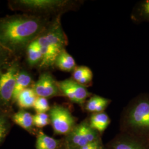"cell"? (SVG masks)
<instances>
[{
	"label": "cell",
	"mask_w": 149,
	"mask_h": 149,
	"mask_svg": "<svg viewBox=\"0 0 149 149\" xmlns=\"http://www.w3.org/2000/svg\"><path fill=\"white\" fill-rule=\"evenodd\" d=\"M27 61L31 68L39 66L43 60V55L37 43L34 40L31 43L26 49Z\"/></svg>",
	"instance_id": "cell-18"
},
{
	"label": "cell",
	"mask_w": 149,
	"mask_h": 149,
	"mask_svg": "<svg viewBox=\"0 0 149 149\" xmlns=\"http://www.w3.org/2000/svg\"><path fill=\"white\" fill-rule=\"evenodd\" d=\"M50 107L48 99L42 97H37L33 106V109L37 113L49 112Z\"/></svg>",
	"instance_id": "cell-22"
},
{
	"label": "cell",
	"mask_w": 149,
	"mask_h": 149,
	"mask_svg": "<svg viewBox=\"0 0 149 149\" xmlns=\"http://www.w3.org/2000/svg\"><path fill=\"white\" fill-rule=\"evenodd\" d=\"M37 96L32 88H28L23 91L17 100V104L21 109L26 110L33 108Z\"/></svg>",
	"instance_id": "cell-17"
},
{
	"label": "cell",
	"mask_w": 149,
	"mask_h": 149,
	"mask_svg": "<svg viewBox=\"0 0 149 149\" xmlns=\"http://www.w3.org/2000/svg\"><path fill=\"white\" fill-rule=\"evenodd\" d=\"M12 55L11 53L6 50L0 43V68L9 63V60Z\"/></svg>",
	"instance_id": "cell-24"
},
{
	"label": "cell",
	"mask_w": 149,
	"mask_h": 149,
	"mask_svg": "<svg viewBox=\"0 0 149 149\" xmlns=\"http://www.w3.org/2000/svg\"><path fill=\"white\" fill-rule=\"evenodd\" d=\"M98 132L91 128L87 120L76 125L65 140L67 149H79L99 139Z\"/></svg>",
	"instance_id": "cell-7"
},
{
	"label": "cell",
	"mask_w": 149,
	"mask_h": 149,
	"mask_svg": "<svg viewBox=\"0 0 149 149\" xmlns=\"http://www.w3.org/2000/svg\"><path fill=\"white\" fill-rule=\"evenodd\" d=\"M11 127L8 114L3 109L0 108V144L5 139Z\"/></svg>",
	"instance_id": "cell-20"
},
{
	"label": "cell",
	"mask_w": 149,
	"mask_h": 149,
	"mask_svg": "<svg viewBox=\"0 0 149 149\" xmlns=\"http://www.w3.org/2000/svg\"><path fill=\"white\" fill-rule=\"evenodd\" d=\"M58 84L63 96L80 106L85 104L87 100L92 96L87 87L81 85L72 78L58 81Z\"/></svg>",
	"instance_id": "cell-8"
},
{
	"label": "cell",
	"mask_w": 149,
	"mask_h": 149,
	"mask_svg": "<svg viewBox=\"0 0 149 149\" xmlns=\"http://www.w3.org/2000/svg\"><path fill=\"white\" fill-rule=\"evenodd\" d=\"M61 16L54 17L48 27L35 40L43 55L40 69L54 66L55 59L68 44V37L61 23Z\"/></svg>",
	"instance_id": "cell-2"
},
{
	"label": "cell",
	"mask_w": 149,
	"mask_h": 149,
	"mask_svg": "<svg viewBox=\"0 0 149 149\" xmlns=\"http://www.w3.org/2000/svg\"><path fill=\"white\" fill-rule=\"evenodd\" d=\"M21 69L18 61H12L0 68V108H7L12 104L16 77Z\"/></svg>",
	"instance_id": "cell-4"
},
{
	"label": "cell",
	"mask_w": 149,
	"mask_h": 149,
	"mask_svg": "<svg viewBox=\"0 0 149 149\" xmlns=\"http://www.w3.org/2000/svg\"><path fill=\"white\" fill-rule=\"evenodd\" d=\"M113 149H141L138 145L134 142L122 140L114 143L113 146Z\"/></svg>",
	"instance_id": "cell-23"
},
{
	"label": "cell",
	"mask_w": 149,
	"mask_h": 149,
	"mask_svg": "<svg viewBox=\"0 0 149 149\" xmlns=\"http://www.w3.org/2000/svg\"><path fill=\"white\" fill-rule=\"evenodd\" d=\"M33 83L32 76L25 70L20 69L16 77V84L12 100V104L17 101V98L22 92L29 88ZM33 86V85H32Z\"/></svg>",
	"instance_id": "cell-10"
},
{
	"label": "cell",
	"mask_w": 149,
	"mask_h": 149,
	"mask_svg": "<svg viewBox=\"0 0 149 149\" xmlns=\"http://www.w3.org/2000/svg\"><path fill=\"white\" fill-rule=\"evenodd\" d=\"M130 17L133 21L137 23H149V0L138 2L134 7Z\"/></svg>",
	"instance_id": "cell-14"
},
{
	"label": "cell",
	"mask_w": 149,
	"mask_h": 149,
	"mask_svg": "<svg viewBox=\"0 0 149 149\" xmlns=\"http://www.w3.org/2000/svg\"><path fill=\"white\" fill-rule=\"evenodd\" d=\"M79 149H103V146L100 139H99Z\"/></svg>",
	"instance_id": "cell-25"
},
{
	"label": "cell",
	"mask_w": 149,
	"mask_h": 149,
	"mask_svg": "<svg viewBox=\"0 0 149 149\" xmlns=\"http://www.w3.org/2000/svg\"><path fill=\"white\" fill-rule=\"evenodd\" d=\"M34 126L37 128H42L50 124V119L49 114L47 113H37L33 116Z\"/></svg>",
	"instance_id": "cell-21"
},
{
	"label": "cell",
	"mask_w": 149,
	"mask_h": 149,
	"mask_svg": "<svg viewBox=\"0 0 149 149\" xmlns=\"http://www.w3.org/2000/svg\"><path fill=\"white\" fill-rule=\"evenodd\" d=\"M91 127L98 133H102L111 123L108 114L105 112L92 113L88 121Z\"/></svg>",
	"instance_id": "cell-16"
},
{
	"label": "cell",
	"mask_w": 149,
	"mask_h": 149,
	"mask_svg": "<svg viewBox=\"0 0 149 149\" xmlns=\"http://www.w3.org/2000/svg\"><path fill=\"white\" fill-rule=\"evenodd\" d=\"M32 88L37 97L46 98L63 96L59 88L58 81L49 71H44L39 75L37 81L34 82Z\"/></svg>",
	"instance_id": "cell-9"
},
{
	"label": "cell",
	"mask_w": 149,
	"mask_h": 149,
	"mask_svg": "<svg viewBox=\"0 0 149 149\" xmlns=\"http://www.w3.org/2000/svg\"><path fill=\"white\" fill-rule=\"evenodd\" d=\"M51 21L48 17L26 13L0 18V43L12 55L22 53Z\"/></svg>",
	"instance_id": "cell-1"
},
{
	"label": "cell",
	"mask_w": 149,
	"mask_h": 149,
	"mask_svg": "<svg viewBox=\"0 0 149 149\" xmlns=\"http://www.w3.org/2000/svg\"><path fill=\"white\" fill-rule=\"evenodd\" d=\"M54 66L64 72H72L77 66L74 58L66 50L63 49L55 59Z\"/></svg>",
	"instance_id": "cell-11"
},
{
	"label": "cell",
	"mask_w": 149,
	"mask_h": 149,
	"mask_svg": "<svg viewBox=\"0 0 149 149\" xmlns=\"http://www.w3.org/2000/svg\"><path fill=\"white\" fill-rule=\"evenodd\" d=\"M124 122L129 128L149 130V95L136 100L128 108Z\"/></svg>",
	"instance_id": "cell-5"
},
{
	"label": "cell",
	"mask_w": 149,
	"mask_h": 149,
	"mask_svg": "<svg viewBox=\"0 0 149 149\" xmlns=\"http://www.w3.org/2000/svg\"><path fill=\"white\" fill-rule=\"evenodd\" d=\"M93 74L90 68L86 66H77L72 72V79L86 87L92 84Z\"/></svg>",
	"instance_id": "cell-13"
},
{
	"label": "cell",
	"mask_w": 149,
	"mask_h": 149,
	"mask_svg": "<svg viewBox=\"0 0 149 149\" xmlns=\"http://www.w3.org/2000/svg\"><path fill=\"white\" fill-rule=\"evenodd\" d=\"M60 141L49 136L42 131L38 132L36 144V149H58Z\"/></svg>",
	"instance_id": "cell-19"
},
{
	"label": "cell",
	"mask_w": 149,
	"mask_h": 149,
	"mask_svg": "<svg viewBox=\"0 0 149 149\" xmlns=\"http://www.w3.org/2000/svg\"><path fill=\"white\" fill-rule=\"evenodd\" d=\"M111 102L110 100L101 96L93 95L87 100L85 108L87 112L92 113L103 112Z\"/></svg>",
	"instance_id": "cell-15"
},
{
	"label": "cell",
	"mask_w": 149,
	"mask_h": 149,
	"mask_svg": "<svg viewBox=\"0 0 149 149\" xmlns=\"http://www.w3.org/2000/svg\"><path fill=\"white\" fill-rule=\"evenodd\" d=\"M83 2L71 0H11L8 1V6L13 11L50 17L62 15L68 11H74Z\"/></svg>",
	"instance_id": "cell-3"
},
{
	"label": "cell",
	"mask_w": 149,
	"mask_h": 149,
	"mask_svg": "<svg viewBox=\"0 0 149 149\" xmlns=\"http://www.w3.org/2000/svg\"><path fill=\"white\" fill-rule=\"evenodd\" d=\"M49 115L54 132L67 135L76 126V119L68 108L59 104L51 107Z\"/></svg>",
	"instance_id": "cell-6"
},
{
	"label": "cell",
	"mask_w": 149,
	"mask_h": 149,
	"mask_svg": "<svg viewBox=\"0 0 149 149\" xmlns=\"http://www.w3.org/2000/svg\"><path fill=\"white\" fill-rule=\"evenodd\" d=\"M12 120L17 125L30 134L33 133V116L26 110L21 109L12 116Z\"/></svg>",
	"instance_id": "cell-12"
}]
</instances>
